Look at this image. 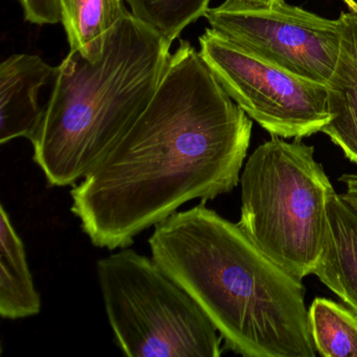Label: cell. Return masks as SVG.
I'll list each match as a JSON object with an SVG mask.
<instances>
[{"label": "cell", "instance_id": "obj_5", "mask_svg": "<svg viewBox=\"0 0 357 357\" xmlns=\"http://www.w3.org/2000/svg\"><path fill=\"white\" fill-rule=\"evenodd\" d=\"M97 277L116 344L129 357H218L221 337L194 298L129 248L100 259Z\"/></svg>", "mask_w": 357, "mask_h": 357}, {"label": "cell", "instance_id": "obj_6", "mask_svg": "<svg viewBox=\"0 0 357 357\" xmlns=\"http://www.w3.org/2000/svg\"><path fill=\"white\" fill-rule=\"evenodd\" d=\"M199 45L200 56L229 97L273 137H310L331 120L326 85L259 57L212 28Z\"/></svg>", "mask_w": 357, "mask_h": 357}, {"label": "cell", "instance_id": "obj_9", "mask_svg": "<svg viewBox=\"0 0 357 357\" xmlns=\"http://www.w3.org/2000/svg\"><path fill=\"white\" fill-rule=\"evenodd\" d=\"M338 20L340 53L326 85L331 120L321 132L357 165V7L342 12Z\"/></svg>", "mask_w": 357, "mask_h": 357}, {"label": "cell", "instance_id": "obj_12", "mask_svg": "<svg viewBox=\"0 0 357 357\" xmlns=\"http://www.w3.org/2000/svg\"><path fill=\"white\" fill-rule=\"evenodd\" d=\"M60 8L70 51L93 61L101 57L110 33L128 13L123 0H60Z\"/></svg>", "mask_w": 357, "mask_h": 357}, {"label": "cell", "instance_id": "obj_13", "mask_svg": "<svg viewBox=\"0 0 357 357\" xmlns=\"http://www.w3.org/2000/svg\"><path fill=\"white\" fill-rule=\"evenodd\" d=\"M315 349L325 357H357V315L342 305L317 298L308 310Z\"/></svg>", "mask_w": 357, "mask_h": 357}, {"label": "cell", "instance_id": "obj_11", "mask_svg": "<svg viewBox=\"0 0 357 357\" xmlns=\"http://www.w3.org/2000/svg\"><path fill=\"white\" fill-rule=\"evenodd\" d=\"M0 315L20 319L41 311V296L26 260L22 238L12 225L5 206L0 208Z\"/></svg>", "mask_w": 357, "mask_h": 357}, {"label": "cell", "instance_id": "obj_14", "mask_svg": "<svg viewBox=\"0 0 357 357\" xmlns=\"http://www.w3.org/2000/svg\"><path fill=\"white\" fill-rule=\"evenodd\" d=\"M211 0H126L132 15L172 45L183 30L206 15Z\"/></svg>", "mask_w": 357, "mask_h": 357}, {"label": "cell", "instance_id": "obj_3", "mask_svg": "<svg viewBox=\"0 0 357 357\" xmlns=\"http://www.w3.org/2000/svg\"><path fill=\"white\" fill-rule=\"evenodd\" d=\"M170 47L128 11L99 59L70 51L31 139L50 185H76L126 135L155 95Z\"/></svg>", "mask_w": 357, "mask_h": 357}, {"label": "cell", "instance_id": "obj_8", "mask_svg": "<svg viewBox=\"0 0 357 357\" xmlns=\"http://www.w3.org/2000/svg\"><path fill=\"white\" fill-rule=\"evenodd\" d=\"M57 68L40 57L16 54L0 66V143L32 139L43 120L40 89L55 79Z\"/></svg>", "mask_w": 357, "mask_h": 357}, {"label": "cell", "instance_id": "obj_2", "mask_svg": "<svg viewBox=\"0 0 357 357\" xmlns=\"http://www.w3.org/2000/svg\"><path fill=\"white\" fill-rule=\"evenodd\" d=\"M152 258L245 357H314L302 280L204 202L154 227Z\"/></svg>", "mask_w": 357, "mask_h": 357}, {"label": "cell", "instance_id": "obj_15", "mask_svg": "<svg viewBox=\"0 0 357 357\" xmlns=\"http://www.w3.org/2000/svg\"><path fill=\"white\" fill-rule=\"evenodd\" d=\"M24 18L31 24H56L61 22L60 0H20Z\"/></svg>", "mask_w": 357, "mask_h": 357}, {"label": "cell", "instance_id": "obj_4", "mask_svg": "<svg viewBox=\"0 0 357 357\" xmlns=\"http://www.w3.org/2000/svg\"><path fill=\"white\" fill-rule=\"evenodd\" d=\"M238 222L256 245L298 279L311 275L327 234L334 189L314 148L273 137L259 146L240 177Z\"/></svg>", "mask_w": 357, "mask_h": 357}, {"label": "cell", "instance_id": "obj_10", "mask_svg": "<svg viewBox=\"0 0 357 357\" xmlns=\"http://www.w3.org/2000/svg\"><path fill=\"white\" fill-rule=\"evenodd\" d=\"M327 219L325 245L312 273L357 315V211L333 192Z\"/></svg>", "mask_w": 357, "mask_h": 357}, {"label": "cell", "instance_id": "obj_17", "mask_svg": "<svg viewBox=\"0 0 357 357\" xmlns=\"http://www.w3.org/2000/svg\"><path fill=\"white\" fill-rule=\"evenodd\" d=\"M248 3H259V5H273V3H279L282 0H245Z\"/></svg>", "mask_w": 357, "mask_h": 357}, {"label": "cell", "instance_id": "obj_1", "mask_svg": "<svg viewBox=\"0 0 357 357\" xmlns=\"http://www.w3.org/2000/svg\"><path fill=\"white\" fill-rule=\"evenodd\" d=\"M179 43L145 112L70 191V210L97 248H129L187 202L240 181L252 120L199 52Z\"/></svg>", "mask_w": 357, "mask_h": 357}, {"label": "cell", "instance_id": "obj_7", "mask_svg": "<svg viewBox=\"0 0 357 357\" xmlns=\"http://www.w3.org/2000/svg\"><path fill=\"white\" fill-rule=\"evenodd\" d=\"M204 17L211 28L259 57L319 84L327 85L337 61L340 22L284 0L259 5L225 0Z\"/></svg>", "mask_w": 357, "mask_h": 357}, {"label": "cell", "instance_id": "obj_16", "mask_svg": "<svg viewBox=\"0 0 357 357\" xmlns=\"http://www.w3.org/2000/svg\"><path fill=\"white\" fill-rule=\"evenodd\" d=\"M340 181L344 183L347 189L342 196L357 211V174L342 175Z\"/></svg>", "mask_w": 357, "mask_h": 357}]
</instances>
